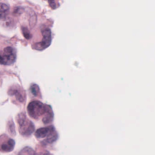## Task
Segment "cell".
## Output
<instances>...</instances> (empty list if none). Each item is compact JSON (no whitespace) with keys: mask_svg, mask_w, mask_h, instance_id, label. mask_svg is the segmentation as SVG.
<instances>
[{"mask_svg":"<svg viewBox=\"0 0 155 155\" xmlns=\"http://www.w3.org/2000/svg\"><path fill=\"white\" fill-rule=\"evenodd\" d=\"M51 109L49 105L43 104L39 101H33L28 104L27 110L28 114L32 118L38 119L42 115L44 116Z\"/></svg>","mask_w":155,"mask_h":155,"instance_id":"obj_1","label":"cell"},{"mask_svg":"<svg viewBox=\"0 0 155 155\" xmlns=\"http://www.w3.org/2000/svg\"><path fill=\"white\" fill-rule=\"evenodd\" d=\"M17 121L19 125L20 133L24 137H29L34 132V125L27 118L24 112L18 114Z\"/></svg>","mask_w":155,"mask_h":155,"instance_id":"obj_2","label":"cell"},{"mask_svg":"<svg viewBox=\"0 0 155 155\" xmlns=\"http://www.w3.org/2000/svg\"><path fill=\"white\" fill-rule=\"evenodd\" d=\"M17 58L16 49L12 47H7L0 51V64L10 65L15 63Z\"/></svg>","mask_w":155,"mask_h":155,"instance_id":"obj_3","label":"cell"},{"mask_svg":"<svg viewBox=\"0 0 155 155\" xmlns=\"http://www.w3.org/2000/svg\"><path fill=\"white\" fill-rule=\"evenodd\" d=\"M42 41L34 45L33 48L38 50H42L48 47L51 43V33L49 29H46L42 31Z\"/></svg>","mask_w":155,"mask_h":155,"instance_id":"obj_4","label":"cell"},{"mask_svg":"<svg viewBox=\"0 0 155 155\" xmlns=\"http://www.w3.org/2000/svg\"><path fill=\"white\" fill-rule=\"evenodd\" d=\"M4 137H0V151L2 152H10L14 150L15 142L13 139L7 138L4 135Z\"/></svg>","mask_w":155,"mask_h":155,"instance_id":"obj_5","label":"cell"},{"mask_svg":"<svg viewBox=\"0 0 155 155\" xmlns=\"http://www.w3.org/2000/svg\"><path fill=\"white\" fill-rule=\"evenodd\" d=\"M8 94L9 95H15L16 100L19 102L23 103L25 100V95L23 94L22 91L16 86L11 87L8 91Z\"/></svg>","mask_w":155,"mask_h":155,"instance_id":"obj_6","label":"cell"},{"mask_svg":"<svg viewBox=\"0 0 155 155\" xmlns=\"http://www.w3.org/2000/svg\"><path fill=\"white\" fill-rule=\"evenodd\" d=\"M54 130H55L54 127L51 126L48 127H42V128H39L36 131L35 136L37 139H43L45 138L47 136H48L51 133L53 132Z\"/></svg>","mask_w":155,"mask_h":155,"instance_id":"obj_7","label":"cell"},{"mask_svg":"<svg viewBox=\"0 0 155 155\" xmlns=\"http://www.w3.org/2000/svg\"><path fill=\"white\" fill-rule=\"evenodd\" d=\"M9 6L5 3H0V21L4 20L9 12Z\"/></svg>","mask_w":155,"mask_h":155,"instance_id":"obj_8","label":"cell"},{"mask_svg":"<svg viewBox=\"0 0 155 155\" xmlns=\"http://www.w3.org/2000/svg\"><path fill=\"white\" fill-rule=\"evenodd\" d=\"M53 118H54V114H53L52 109H51L44 116L42 121L44 124H50L53 121Z\"/></svg>","mask_w":155,"mask_h":155,"instance_id":"obj_9","label":"cell"},{"mask_svg":"<svg viewBox=\"0 0 155 155\" xmlns=\"http://www.w3.org/2000/svg\"><path fill=\"white\" fill-rule=\"evenodd\" d=\"M7 128L9 134L12 137H14L16 135V130H15V124L12 118L9 119L8 121Z\"/></svg>","mask_w":155,"mask_h":155,"instance_id":"obj_10","label":"cell"},{"mask_svg":"<svg viewBox=\"0 0 155 155\" xmlns=\"http://www.w3.org/2000/svg\"><path fill=\"white\" fill-rule=\"evenodd\" d=\"M30 91L33 95L35 97H38L40 95V88L38 85L33 84L30 86Z\"/></svg>","mask_w":155,"mask_h":155,"instance_id":"obj_11","label":"cell"},{"mask_svg":"<svg viewBox=\"0 0 155 155\" xmlns=\"http://www.w3.org/2000/svg\"><path fill=\"white\" fill-rule=\"evenodd\" d=\"M18 155H34L33 151L31 148L26 147L20 152Z\"/></svg>","mask_w":155,"mask_h":155,"instance_id":"obj_12","label":"cell"},{"mask_svg":"<svg viewBox=\"0 0 155 155\" xmlns=\"http://www.w3.org/2000/svg\"><path fill=\"white\" fill-rule=\"evenodd\" d=\"M22 32L23 35L27 40H29L32 38V35L27 27H22Z\"/></svg>","mask_w":155,"mask_h":155,"instance_id":"obj_13","label":"cell"},{"mask_svg":"<svg viewBox=\"0 0 155 155\" xmlns=\"http://www.w3.org/2000/svg\"><path fill=\"white\" fill-rule=\"evenodd\" d=\"M48 1L51 7L52 8V9H55L56 7L55 0H48Z\"/></svg>","mask_w":155,"mask_h":155,"instance_id":"obj_14","label":"cell"}]
</instances>
